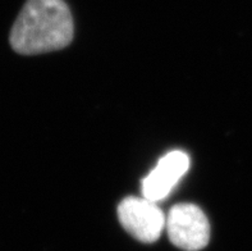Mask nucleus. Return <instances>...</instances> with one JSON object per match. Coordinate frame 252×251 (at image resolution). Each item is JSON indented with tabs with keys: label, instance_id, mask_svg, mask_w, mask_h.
Wrapping results in <instances>:
<instances>
[{
	"label": "nucleus",
	"instance_id": "f257e3e1",
	"mask_svg": "<svg viewBox=\"0 0 252 251\" xmlns=\"http://www.w3.org/2000/svg\"><path fill=\"white\" fill-rule=\"evenodd\" d=\"M73 31V17L64 0H27L13 25L9 42L18 54H42L65 48Z\"/></svg>",
	"mask_w": 252,
	"mask_h": 251
},
{
	"label": "nucleus",
	"instance_id": "20e7f679",
	"mask_svg": "<svg viewBox=\"0 0 252 251\" xmlns=\"http://www.w3.org/2000/svg\"><path fill=\"white\" fill-rule=\"evenodd\" d=\"M189 168V155L181 150H174L161 156L157 167L142 181L144 197L154 203L165 199Z\"/></svg>",
	"mask_w": 252,
	"mask_h": 251
},
{
	"label": "nucleus",
	"instance_id": "7ed1b4c3",
	"mask_svg": "<svg viewBox=\"0 0 252 251\" xmlns=\"http://www.w3.org/2000/svg\"><path fill=\"white\" fill-rule=\"evenodd\" d=\"M118 218L123 228L144 244L157 241L165 228L163 210L146 197H126L119 204Z\"/></svg>",
	"mask_w": 252,
	"mask_h": 251
},
{
	"label": "nucleus",
	"instance_id": "f03ea898",
	"mask_svg": "<svg viewBox=\"0 0 252 251\" xmlns=\"http://www.w3.org/2000/svg\"><path fill=\"white\" fill-rule=\"evenodd\" d=\"M165 228L173 245L185 251H198L210 240V224L197 205L177 204L166 216Z\"/></svg>",
	"mask_w": 252,
	"mask_h": 251
}]
</instances>
